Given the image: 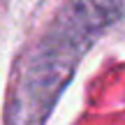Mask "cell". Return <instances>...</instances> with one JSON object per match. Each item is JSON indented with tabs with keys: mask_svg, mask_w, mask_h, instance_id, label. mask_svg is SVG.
Masks as SVG:
<instances>
[]
</instances>
